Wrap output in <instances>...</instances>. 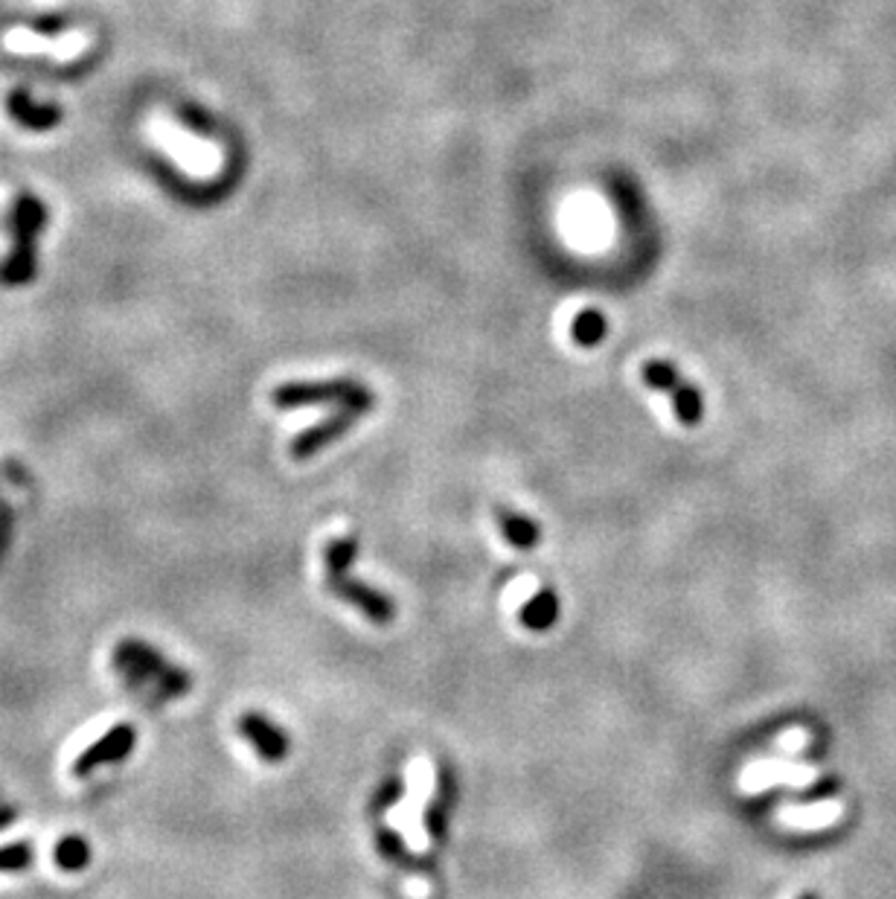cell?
Instances as JSON below:
<instances>
[{"mask_svg":"<svg viewBox=\"0 0 896 899\" xmlns=\"http://www.w3.org/2000/svg\"><path fill=\"white\" fill-rule=\"evenodd\" d=\"M355 559V539L353 535H337L332 542L327 544V582L329 588L335 591L341 600L353 603L365 612L376 626H388L396 615L393 608L391 596L376 591V588L365 586V582H355V579L346 577V568L349 562Z\"/></svg>","mask_w":896,"mask_h":899,"instance_id":"1","label":"cell"},{"mask_svg":"<svg viewBox=\"0 0 896 899\" xmlns=\"http://www.w3.org/2000/svg\"><path fill=\"white\" fill-rule=\"evenodd\" d=\"M434 795V766L431 760L417 758L408 766V789L396 806L391 810L388 821L400 829L405 845L414 853H426L431 847V836L426 833V806Z\"/></svg>","mask_w":896,"mask_h":899,"instance_id":"2","label":"cell"},{"mask_svg":"<svg viewBox=\"0 0 896 899\" xmlns=\"http://www.w3.org/2000/svg\"><path fill=\"white\" fill-rule=\"evenodd\" d=\"M114 664L132 681H151L163 695H187L193 678L175 664H169L158 650L143 641H120L114 650Z\"/></svg>","mask_w":896,"mask_h":899,"instance_id":"3","label":"cell"},{"mask_svg":"<svg viewBox=\"0 0 896 899\" xmlns=\"http://www.w3.org/2000/svg\"><path fill=\"white\" fill-rule=\"evenodd\" d=\"M45 227V207L36 196H21L12 213L15 254L0 266V283L24 285L36 274V236Z\"/></svg>","mask_w":896,"mask_h":899,"instance_id":"4","label":"cell"},{"mask_svg":"<svg viewBox=\"0 0 896 899\" xmlns=\"http://www.w3.org/2000/svg\"><path fill=\"white\" fill-rule=\"evenodd\" d=\"M277 408H300V405H353L367 402L373 405V393L353 379H332V382H292L280 384L274 391Z\"/></svg>","mask_w":896,"mask_h":899,"instance_id":"5","label":"cell"},{"mask_svg":"<svg viewBox=\"0 0 896 899\" xmlns=\"http://www.w3.org/2000/svg\"><path fill=\"white\" fill-rule=\"evenodd\" d=\"M640 375H643V382H647L652 391L670 393L675 419H678L682 426H699L701 414H704L699 391H696L690 382H684L673 361H658V358H652V361L643 365Z\"/></svg>","mask_w":896,"mask_h":899,"instance_id":"6","label":"cell"},{"mask_svg":"<svg viewBox=\"0 0 896 899\" xmlns=\"http://www.w3.org/2000/svg\"><path fill=\"white\" fill-rule=\"evenodd\" d=\"M370 408H373V405H367V402L337 405V410L332 414V417L323 419V422H318L315 428H306V431H303V434L294 440L292 455L297 457V460H306V457L318 455L323 445H329L332 440H337V436L344 434L346 428H353L355 422L365 417Z\"/></svg>","mask_w":896,"mask_h":899,"instance_id":"7","label":"cell"},{"mask_svg":"<svg viewBox=\"0 0 896 899\" xmlns=\"http://www.w3.org/2000/svg\"><path fill=\"white\" fill-rule=\"evenodd\" d=\"M132 748L134 728L132 725H116V728L108 730L106 737L99 739V742H94V746L73 763V772H76V775H88V772H94V768L102 766V763H116V760L128 758Z\"/></svg>","mask_w":896,"mask_h":899,"instance_id":"8","label":"cell"},{"mask_svg":"<svg viewBox=\"0 0 896 899\" xmlns=\"http://www.w3.org/2000/svg\"><path fill=\"white\" fill-rule=\"evenodd\" d=\"M240 734L257 748L259 758L268 763H280L289 754V737L277 728L274 722H268L262 713H245L240 719Z\"/></svg>","mask_w":896,"mask_h":899,"instance_id":"9","label":"cell"},{"mask_svg":"<svg viewBox=\"0 0 896 899\" xmlns=\"http://www.w3.org/2000/svg\"><path fill=\"white\" fill-rule=\"evenodd\" d=\"M7 106H10V114L15 116L24 128H33V132H47V128H53V125L62 123V111H59V106H38V102H33L24 90H12L10 99H7Z\"/></svg>","mask_w":896,"mask_h":899,"instance_id":"10","label":"cell"},{"mask_svg":"<svg viewBox=\"0 0 896 899\" xmlns=\"http://www.w3.org/2000/svg\"><path fill=\"white\" fill-rule=\"evenodd\" d=\"M809 772L803 768H791V766H777V763H765V766H751L746 768L742 775V789L746 792H760L765 786L781 784V780H791V784H807Z\"/></svg>","mask_w":896,"mask_h":899,"instance_id":"11","label":"cell"},{"mask_svg":"<svg viewBox=\"0 0 896 899\" xmlns=\"http://www.w3.org/2000/svg\"><path fill=\"white\" fill-rule=\"evenodd\" d=\"M495 518L498 525H501V533H504V539L510 544L524 547V551L539 544V527H536V521H530L527 516H521V513H515V509L510 507H498Z\"/></svg>","mask_w":896,"mask_h":899,"instance_id":"12","label":"cell"},{"mask_svg":"<svg viewBox=\"0 0 896 899\" xmlns=\"http://www.w3.org/2000/svg\"><path fill=\"white\" fill-rule=\"evenodd\" d=\"M556 615H560V606H556V596L551 591H539V594L527 600L521 606V624L532 632H544L556 624Z\"/></svg>","mask_w":896,"mask_h":899,"instance_id":"13","label":"cell"},{"mask_svg":"<svg viewBox=\"0 0 896 899\" xmlns=\"http://www.w3.org/2000/svg\"><path fill=\"white\" fill-rule=\"evenodd\" d=\"M605 332H609V327H605L603 312L586 309V312L577 315L570 335H574V341H577L579 347H597V344L605 338Z\"/></svg>","mask_w":896,"mask_h":899,"instance_id":"14","label":"cell"},{"mask_svg":"<svg viewBox=\"0 0 896 899\" xmlns=\"http://www.w3.org/2000/svg\"><path fill=\"white\" fill-rule=\"evenodd\" d=\"M88 845L82 841V838L71 836L64 838L62 845L56 847V864L62 867V871H82L85 864H88Z\"/></svg>","mask_w":896,"mask_h":899,"instance_id":"15","label":"cell"},{"mask_svg":"<svg viewBox=\"0 0 896 899\" xmlns=\"http://www.w3.org/2000/svg\"><path fill=\"white\" fill-rule=\"evenodd\" d=\"M33 862V847L27 841L0 847V871H24Z\"/></svg>","mask_w":896,"mask_h":899,"instance_id":"16","label":"cell"},{"mask_svg":"<svg viewBox=\"0 0 896 899\" xmlns=\"http://www.w3.org/2000/svg\"><path fill=\"white\" fill-rule=\"evenodd\" d=\"M833 818V812H798V810H786L781 815L783 824H791V827H809V824H824V821Z\"/></svg>","mask_w":896,"mask_h":899,"instance_id":"17","label":"cell"},{"mask_svg":"<svg viewBox=\"0 0 896 899\" xmlns=\"http://www.w3.org/2000/svg\"><path fill=\"white\" fill-rule=\"evenodd\" d=\"M15 818H19V812L12 810V806H0V827H7Z\"/></svg>","mask_w":896,"mask_h":899,"instance_id":"18","label":"cell"},{"mask_svg":"<svg viewBox=\"0 0 896 899\" xmlns=\"http://www.w3.org/2000/svg\"><path fill=\"white\" fill-rule=\"evenodd\" d=\"M800 899H818V897H815V894H807V897H800Z\"/></svg>","mask_w":896,"mask_h":899,"instance_id":"19","label":"cell"}]
</instances>
